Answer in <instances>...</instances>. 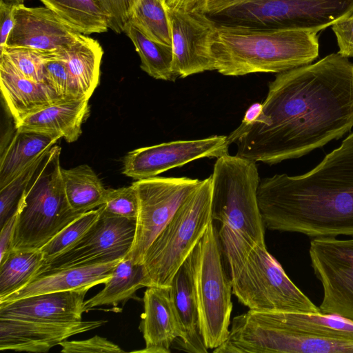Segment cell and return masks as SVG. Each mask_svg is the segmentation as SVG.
Instances as JSON below:
<instances>
[{"instance_id": "6da1fadb", "label": "cell", "mask_w": 353, "mask_h": 353, "mask_svg": "<svg viewBox=\"0 0 353 353\" xmlns=\"http://www.w3.org/2000/svg\"><path fill=\"white\" fill-rule=\"evenodd\" d=\"M262 104L236 155L268 165L304 156L353 128V63L337 52L278 73Z\"/></svg>"}, {"instance_id": "7a4b0ae2", "label": "cell", "mask_w": 353, "mask_h": 353, "mask_svg": "<svg viewBox=\"0 0 353 353\" xmlns=\"http://www.w3.org/2000/svg\"><path fill=\"white\" fill-rule=\"evenodd\" d=\"M257 199L269 230L353 236V133L308 172L260 180Z\"/></svg>"}, {"instance_id": "3957f363", "label": "cell", "mask_w": 353, "mask_h": 353, "mask_svg": "<svg viewBox=\"0 0 353 353\" xmlns=\"http://www.w3.org/2000/svg\"><path fill=\"white\" fill-rule=\"evenodd\" d=\"M317 32L216 23L210 37L214 70L225 76L281 73L319 55Z\"/></svg>"}, {"instance_id": "277c9868", "label": "cell", "mask_w": 353, "mask_h": 353, "mask_svg": "<svg viewBox=\"0 0 353 353\" xmlns=\"http://www.w3.org/2000/svg\"><path fill=\"white\" fill-rule=\"evenodd\" d=\"M218 234L230 268L232 294L241 303L256 311L321 312L290 279L265 244L220 229Z\"/></svg>"}, {"instance_id": "5b68a950", "label": "cell", "mask_w": 353, "mask_h": 353, "mask_svg": "<svg viewBox=\"0 0 353 353\" xmlns=\"http://www.w3.org/2000/svg\"><path fill=\"white\" fill-rule=\"evenodd\" d=\"M61 150L57 145L48 150L27 183L18 205L12 250H41L82 214L72 210L67 200L61 176Z\"/></svg>"}, {"instance_id": "8992f818", "label": "cell", "mask_w": 353, "mask_h": 353, "mask_svg": "<svg viewBox=\"0 0 353 353\" xmlns=\"http://www.w3.org/2000/svg\"><path fill=\"white\" fill-rule=\"evenodd\" d=\"M212 221L210 176L201 180L146 250L142 261L144 287L170 288L176 272Z\"/></svg>"}, {"instance_id": "52a82bcc", "label": "cell", "mask_w": 353, "mask_h": 353, "mask_svg": "<svg viewBox=\"0 0 353 353\" xmlns=\"http://www.w3.org/2000/svg\"><path fill=\"white\" fill-rule=\"evenodd\" d=\"M219 24L319 32L353 16V0H209Z\"/></svg>"}, {"instance_id": "ba28073f", "label": "cell", "mask_w": 353, "mask_h": 353, "mask_svg": "<svg viewBox=\"0 0 353 353\" xmlns=\"http://www.w3.org/2000/svg\"><path fill=\"white\" fill-rule=\"evenodd\" d=\"M212 178V219L220 229L265 244V225L257 199L256 163L227 153L217 158Z\"/></svg>"}, {"instance_id": "9c48e42d", "label": "cell", "mask_w": 353, "mask_h": 353, "mask_svg": "<svg viewBox=\"0 0 353 353\" xmlns=\"http://www.w3.org/2000/svg\"><path fill=\"white\" fill-rule=\"evenodd\" d=\"M221 248L212 221L196 246L194 274L201 334L206 348L212 350L227 340L232 311V283Z\"/></svg>"}, {"instance_id": "30bf717a", "label": "cell", "mask_w": 353, "mask_h": 353, "mask_svg": "<svg viewBox=\"0 0 353 353\" xmlns=\"http://www.w3.org/2000/svg\"><path fill=\"white\" fill-rule=\"evenodd\" d=\"M188 177L154 176L137 180L139 210L133 244L128 255L137 263L179 208L201 183Z\"/></svg>"}, {"instance_id": "8fae6325", "label": "cell", "mask_w": 353, "mask_h": 353, "mask_svg": "<svg viewBox=\"0 0 353 353\" xmlns=\"http://www.w3.org/2000/svg\"><path fill=\"white\" fill-rule=\"evenodd\" d=\"M136 220L100 213L98 219L78 241L45 261L36 276L57 270L123 259L131 250Z\"/></svg>"}, {"instance_id": "7c38bea8", "label": "cell", "mask_w": 353, "mask_h": 353, "mask_svg": "<svg viewBox=\"0 0 353 353\" xmlns=\"http://www.w3.org/2000/svg\"><path fill=\"white\" fill-rule=\"evenodd\" d=\"M309 254L323 286L321 312L353 321V239L314 238Z\"/></svg>"}, {"instance_id": "4fadbf2b", "label": "cell", "mask_w": 353, "mask_h": 353, "mask_svg": "<svg viewBox=\"0 0 353 353\" xmlns=\"http://www.w3.org/2000/svg\"><path fill=\"white\" fill-rule=\"evenodd\" d=\"M227 136L214 135L140 148L123 159L122 173L136 180L154 177L171 169L203 158H219L228 153Z\"/></svg>"}, {"instance_id": "5bb4252c", "label": "cell", "mask_w": 353, "mask_h": 353, "mask_svg": "<svg viewBox=\"0 0 353 353\" xmlns=\"http://www.w3.org/2000/svg\"><path fill=\"white\" fill-rule=\"evenodd\" d=\"M167 11L171 29L172 70L176 76L185 78L214 70L210 42L216 23L201 10L167 8Z\"/></svg>"}, {"instance_id": "9a60e30c", "label": "cell", "mask_w": 353, "mask_h": 353, "mask_svg": "<svg viewBox=\"0 0 353 353\" xmlns=\"http://www.w3.org/2000/svg\"><path fill=\"white\" fill-rule=\"evenodd\" d=\"M107 321L39 322L0 319V350L48 352L70 336L97 328Z\"/></svg>"}, {"instance_id": "2e32d148", "label": "cell", "mask_w": 353, "mask_h": 353, "mask_svg": "<svg viewBox=\"0 0 353 353\" xmlns=\"http://www.w3.org/2000/svg\"><path fill=\"white\" fill-rule=\"evenodd\" d=\"M14 26L6 46L30 48L44 52L63 50L79 37L46 6H15Z\"/></svg>"}, {"instance_id": "e0dca14e", "label": "cell", "mask_w": 353, "mask_h": 353, "mask_svg": "<svg viewBox=\"0 0 353 353\" xmlns=\"http://www.w3.org/2000/svg\"><path fill=\"white\" fill-rule=\"evenodd\" d=\"M92 288L45 293L0 303V319L39 322H64L82 320L87 312L85 296Z\"/></svg>"}, {"instance_id": "ac0fdd59", "label": "cell", "mask_w": 353, "mask_h": 353, "mask_svg": "<svg viewBox=\"0 0 353 353\" xmlns=\"http://www.w3.org/2000/svg\"><path fill=\"white\" fill-rule=\"evenodd\" d=\"M196 247L176 272L170 288V299L181 330L179 345L192 353H207L199 324L194 285Z\"/></svg>"}, {"instance_id": "d6986e66", "label": "cell", "mask_w": 353, "mask_h": 353, "mask_svg": "<svg viewBox=\"0 0 353 353\" xmlns=\"http://www.w3.org/2000/svg\"><path fill=\"white\" fill-rule=\"evenodd\" d=\"M143 301L144 311L139 328L143 334L145 347L137 352L170 353L173 342L181 337L170 288H147Z\"/></svg>"}, {"instance_id": "ffe728a7", "label": "cell", "mask_w": 353, "mask_h": 353, "mask_svg": "<svg viewBox=\"0 0 353 353\" xmlns=\"http://www.w3.org/2000/svg\"><path fill=\"white\" fill-rule=\"evenodd\" d=\"M89 115L88 99H65L27 116L14 124L15 130L63 138L73 143L81 136L82 124Z\"/></svg>"}, {"instance_id": "44dd1931", "label": "cell", "mask_w": 353, "mask_h": 353, "mask_svg": "<svg viewBox=\"0 0 353 353\" xmlns=\"http://www.w3.org/2000/svg\"><path fill=\"white\" fill-rule=\"evenodd\" d=\"M0 88L14 124L59 100L43 81L26 77L3 54H0Z\"/></svg>"}, {"instance_id": "7402d4cb", "label": "cell", "mask_w": 353, "mask_h": 353, "mask_svg": "<svg viewBox=\"0 0 353 353\" xmlns=\"http://www.w3.org/2000/svg\"><path fill=\"white\" fill-rule=\"evenodd\" d=\"M120 261L68 268L42 274L0 303L105 283Z\"/></svg>"}, {"instance_id": "603a6c76", "label": "cell", "mask_w": 353, "mask_h": 353, "mask_svg": "<svg viewBox=\"0 0 353 353\" xmlns=\"http://www.w3.org/2000/svg\"><path fill=\"white\" fill-rule=\"evenodd\" d=\"M57 53L65 62L79 96L90 99L99 83L103 54L101 44L97 40L80 33L72 43Z\"/></svg>"}, {"instance_id": "cb8c5ba5", "label": "cell", "mask_w": 353, "mask_h": 353, "mask_svg": "<svg viewBox=\"0 0 353 353\" xmlns=\"http://www.w3.org/2000/svg\"><path fill=\"white\" fill-rule=\"evenodd\" d=\"M59 139L46 134L16 130L6 147L1 150L0 189L54 145Z\"/></svg>"}, {"instance_id": "d4e9b609", "label": "cell", "mask_w": 353, "mask_h": 353, "mask_svg": "<svg viewBox=\"0 0 353 353\" xmlns=\"http://www.w3.org/2000/svg\"><path fill=\"white\" fill-rule=\"evenodd\" d=\"M143 281L142 263H135L128 254L115 266L104 288L85 301L87 312L99 306L125 303L135 296L137 290L144 287Z\"/></svg>"}, {"instance_id": "484cf974", "label": "cell", "mask_w": 353, "mask_h": 353, "mask_svg": "<svg viewBox=\"0 0 353 353\" xmlns=\"http://www.w3.org/2000/svg\"><path fill=\"white\" fill-rule=\"evenodd\" d=\"M61 176L67 200L74 212L83 214L105 203L108 189L88 165L62 168Z\"/></svg>"}, {"instance_id": "4316f807", "label": "cell", "mask_w": 353, "mask_h": 353, "mask_svg": "<svg viewBox=\"0 0 353 353\" xmlns=\"http://www.w3.org/2000/svg\"><path fill=\"white\" fill-rule=\"evenodd\" d=\"M40 1L65 25L79 33H102L109 28L107 16L94 0Z\"/></svg>"}, {"instance_id": "83f0119b", "label": "cell", "mask_w": 353, "mask_h": 353, "mask_svg": "<svg viewBox=\"0 0 353 353\" xmlns=\"http://www.w3.org/2000/svg\"><path fill=\"white\" fill-rule=\"evenodd\" d=\"M123 32L134 44L141 59V68L149 76L164 81H174L177 77L172 70L173 53L171 46L154 41L135 24L128 21Z\"/></svg>"}, {"instance_id": "f1b7e54d", "label": "cell", "mask_w": 353, "mask_h": 353, "mask_svg": "<svg viewBox=\"0 0 353 353\" xmlns=\"http://www.w3.org/2000/svg\"><path fill=\"white\" fill-rule=\"evenodd\" d=\"M44 261L40 250H12L0 262V301L30 283Z\"/></svg>"}, {"instance_id": "f546056e", "label": "cell", "mask_w": 353, "mask_h": 353, "mask_svg": "<svg viewBox=\"0 0 353 353\" xmlns=\"http://www.w3.org/2000/svg\"><path fill=\"white\" fill-rule=\"evenodd\" d=\"M129 21L154 41L172 46L170 24L163 0H138Z\"/></svg>"}, {"instance_id": "4dcf8cb0", "label": "cell", "mask_w": 353, "mask_h": 353, "mask_svg": "<svg viewBox=\"0 0 353 353\" xmlns=\"http://www.w3.org/2000/svg\"><path fill=\"white\" fill-rule=\"evenodd\" d=\"M100 216L99 208L86 212L57 234L41 248L45 261H47L74 245L95 223ZM44 261V262H45Z\"/></svg>"}, {"instance_id": "1f68e13d", "label": "cell", "mask_w": 353, "mask_h": 353, "mask_svg": "<svg viewBox=\"0 0 353 353\" xmlns=\"http://www.w3.org/2000/svg\"><path fill=\"white\" fill-rule=\"evenodd\" d=\"M52 53L20 46H6L0 51L26 77L43 82L44 63Z\"/></svg>"}, {"instance_id": "d6a6232c", "label": "cell", "mask_w": 353, "mask_h": 353, "mask_svg": "<svg viewBox=\"0 0 353 353\" xmlns=\"http://www.w3.org/2000/svg\"><path fill=\"white\" fill-rule=\"evenodd\" d=\"M101 214L137 219L139 201L135 188L108 189L105 203L99 207Z\"/></svg>"}, {"instance_id": "836d02e7", "label": "cell", "mask_w": 353, "mask_h": 353, "mask_svg": "<svg viewBox=\"0 0 353 353\" xmlns=\"http://www.w3.org/2000/svg\"><path fill=\"white\" fill-rule=\"evenodd\" d=\"M58 52L52 53L44 63V82L61 99L83 97L76 92L66 63Z\"/></svg>"}, {"instance_id": "e575fe53", "label": "cell", "mask_w": 353, "mask_h": 353, "mask_svg": "<svg viewBox=\"0 0 353 353\" xmlns=\"http://www.w3.org/2000/svg\"><path fill=\"white\" fill-rule=\"evenodd\" d=\"M43 154L25 168L8 185L0 189V227L17 210L19 202L27 183Z\"/></svg>"}, {"instance_id": "d590c367", "label": "cell", "mask_w": 353, "mask_h": 353, "mask_svg": "<svg viewBox=\"0 0 353 353\" xmlns=\"http://www.w3.org/2000/svg\"><path fill=\"white\" fill-rule=\"evenodd\" d=\"M108 18V26L114 32H123L132 10L138 0H94Z\"/></svg>"}, {"instance_id": "8d00e7d4", "label": "cell", "mask_w": 353, "mask_h": 353, "mask_svg": "<svg viewBox=\"0 0 353 353\" xmlns=\"http://www.w3.org/2000/svg\"><path fill=\"white\" fill-rule=\"evenodd\" d=\"M59 345L63 353H121L124 351L107 339L94 336L81 341H64Z\"/></svg>"}, {"instance_id": "74e56055", "label": "cell", "mask_w": 353, "mask_h": 353, "mask_svg": "<svg viewBox=\"0 0 353 353\" xmlns=\"http://www.w3.org/2000/svg\"><path fill=\"white\" fill-rule=\"evenodd\" d=\"M336 37L339 50L343 57H353V16L340 20L332 26Z\"/></svg>"}, {"instance_id": "f35d334b", "label": "cell", "mask_w": 353, "mask_h": 353, "mask_svg": "<svg viewBox=\"0 0 353 353\" xmlns=\"http://www.w3.org/2000/svg\"><path fill=\"white\" fill-rule=\"evenodd\" d=\"M15 6L0 0V51L6 46L9 35L14 26Z\"/></svg>"}, {"instance_id": "ab89813d", "label": "cell", "mask_w": 353, "mask_h": 353, "mask_svg": "<svg viewBox=\"0 0 353 353\" xmlns=\"http://www.w3.org/2000/svg\"><path fill=\"white\" fill-rule=\"evenodd\" d=\"M262 111V103H254L252 104L245 111L241 125L227 136L228 143L230 145L234 143L248 128L254 125L261 116Z\"/></svg>"}, {"instance_id": "60d3db41", "label": "cell", "mask_w": 353, "mask_h": 353, "mask_svg": "<svg viewBox=\"0 0 353 353\" xmlns=\"http://www.w3.org/2000/svg\"><path fill=\"white\" fill-rule=\"evenodd\" d=\"M19 210L10 216L1 227L0 230V262H2L12 250L14 235Z\"/></svg>"}, {"instance_id": "b9f144b4", "label": "cell", "mask_w": 353, "mask_h": 353, "mask_svg": "<svg viewBox=\"0 0 353 353\" xmlns=\"http://www.w3.org/2000/svg\"><path fill=\"white\" fill-rule=\"evenodd\" d=\"M205 0H163L167 8L185 11H203Z\"/></svg>"}, {"instance_id": "7bdbcfd3", "label": "cell", "mask_w": 353, "mask_h": 353, "mask_svg": "<svg viewBox=\"0 0 353 353\" xmlns=\"http://www.w3.org/2000/svg\"><path fill=\"white\" fill-rule=\"evenodd\" d=\"M6 2L14 4V5H19V4H23L24 1L26 0H3Z\"/></svg>"}]
</instances>
